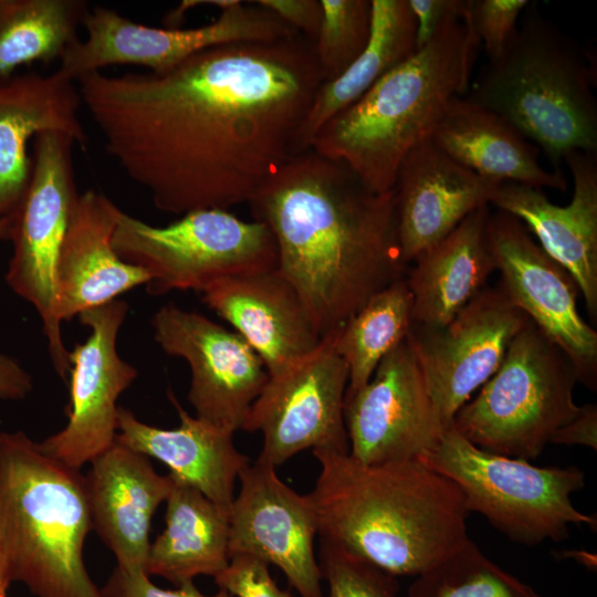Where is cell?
I'll list each match as a JSON object with an SVG mask.
<instances>
[{
  "mask_svg": "<svg viewBox=\"0 0 597 597\" xmlns=\"http://www.w3.org/2000/svg\"><path fill=\"white\" fill-rule=\"evenodd\" d=\"M323 82L301 34L209 48L160 73L76 80L107 155L175 216L248 203L293 156Z\"/></svg>",
  "mask_w": 597,
  "mask_h": 597,
  "instance_id": "obj_1",
  "label": "cell"
},
{
  "mask_svg": "<svg viewBox=\"0 0 597 597\" xmlns=\"http://www.w3.org/2000/svg\"><path fill=\"white\" fill-rule=\"evenodd\" d=\"M248 205L271 231L276 271L297 292L322 338L407 274L395 190L373 192L341 161L312 149L293 155Z\"/></svg>",
  "mask_w": 597,
  "mask_h": 597,
  "instance_id": "obj_2",
  "label": "cell"
},
{
  "mask_svg": "<svg viewBox=\"0 0 597 597\" xmlns=\"http://www.w3.org/2000/svg\"><path fill=\"white\" fill-rule=\"evenodd\" d=\"M312 451L321 540L395 577H416L470 540L461 490L419 460L370 465L349 452Z\"/></svg>",
  "mask_w": 597,
  "mask_h": 597,
  "instance_id": "obj_3",
  "label": "cell"
},
{
  "mask_svg": "<svg viewBox=\"0 0 597 597\" xmlns=\"http://www.w3.org/2000/svg\"><path fill=\"white\" fill-rule=\"evenodd\" d=\"M480 46L464 0L427 45L327 121L310 149L346 165L373 192L391 191L406 155L469 91Z\"/></svg>",
  "mask_w": 597,
  "mask_h": 597,
  "instance_id": "obj_4",
  "label": "cell"
},
{
  "mask_svg": "<svg viewBox=\"0 0 597 597\" xmlns=\"http://www.w3.org/2000/svg\"><path fill=\"white\" fill-rule=\"evenodd\" d=\"M84 475L22 431H0V546L9 578L35 597H103L85 567Z\"/></svg>",
  "mask_w": 597,
  "mask_h": 597,
  "instance_id": "obj_5",
  "label": "cell"
},
{
  "mask_svg": "<svg viewBox=\"0 0 597 597\" xmlns=\"http://www.w3.org/2000/svg\"><path fill=\"white\" fill-rule=\"evenodd\" d=\"M522 14L507 50L483 66L464 97L511 123L562 171L570 153L597 154L595 67L536 3Z\"/></svg>",
  "mask_w": 597,
  "mask_h": 597,
  "instance_id": "obj_6",
  "label": "cell"
},
{
  "mask_svg": "<svg viewBox=\"0 0 597 597\" xmlns=\"http://www.w3.org/2000/svg\"><path fill=\"white\" fill-rule=\"evenodd\" d=\"M570 359L530 320L499 369L454 415L451 426L478 448L534 460L580 409Z\"/></svg>",
  "mask_w": 597,
  "mask_h": 597,
  "instance_id": "obj_7",
  "label": "cell"
},
{
  "mask_svg": "<svg viewBox=\"0 0 597 597\" xmlns=\"http://www.w3.org/2000/svg\"><path fill=\"white\" fill-rule=\"evenodd\" d=\"M418 460L458 485L469 513H480L519 544L567 540L570 525L596 528L595 515L573 505L572 493L585 488V472L575 465L536 467L492 453L471 443L452 426Z\"/></svg>",
  "mask_w": 597,
  "mask_h": 597,
  "instance_id": "obj_8",
  "label": "cell"
},
{
  "mask_svg": "<svg viewBox=\"0 0 597 597\" xmlns=\"http://www.w3.org/2000/svg\"><path fill=\"white\" fill-rule=\"evenodd\" d=\"M113 248L126 263L150 275L151 295L202 292L231 276L277 270L269 228L226 209L191 211L167 226H153L121 211Z\"/></svg>",
  "mask_w": 597,
  "mask_h": 597,
  "instance_id": "obj_9",
  "label": "cell"
},
{
  "mask_svg": "<svg viewBox=\"0 0 597 597\" xmlns=\"http://www.w3.org/2000/svg\"><path fill=\"white\" fill-rule=\"evenodd\" d=\"M74 139L57 132L34 137L24 196L11 218L13 243L6 281L39 314L55 371H70L69 352L56 317L55 273L61 247L78 201L73 164Z\"/></svg>",
  "mask_w": 597,
  "mask_h": 597,
  "instance_id": "obj_10",
  "label": "cell"
},
{
  "mask_svg": "<svg viewBox=\"0 0 597 597\" xmlns=\"http://www.w3.org/2000/svg\"><path fill=\"white\" fill-rule=\"evenodd\" d=\"M212 22L198 28H154L93 6L75 42L60 60L59 71L76 80L112 65L132 64L153 73L172 69L209 48L240 42H271L300 34L276 14L254 1H241L220 10Z\"/></svg>",
  "mask_w": 597,
  "mask_h": 597,
  "instance_id": "obj_11",
  "label": "cell"
},
{
  "mask_svg": "<svg viewBox=\"0 0 597 597\" xmlns=\"http://www.w3.org/2000/svg\"><path fill=\"white\" fill-rule=\"evenodd\" d=\"M347 385L348 367L333 335L269 375L242 427L263 436L258 459L277 467L306 449L349 452L344 420Z\"/></svg>",
  "mask_w": 597,
  "mask_h": 597,
  "instance_id": "obj_12",
  "label": "cell"
},
{
  "mask_svg": "<svg viewBox=\"0 0 597 597\" xmlns=\"http://www.w3.org/2000/svg\"><path fill=\"white\" fill-rule=\"evenodd\" d=\"M486 237L496 285L570 359L578 383L597 389V332L578 311L579 289L514 216L489 214Z\"/></svg>",
  "mask_w": 597,
  "mask_h": 597,
  "instance_id": "obj_13",
  "label": "cell"
},
{
  "mask_svg": "<svg viewBox=\"0 0 597 597\" xmlns=\"http://www.w3.org/2000/svg\"><path fill=\"white\" fill-rule=\"evenodd\" d=\"M349 454L363 464L418 460L443 431L413 345L407 336L360 389L345 394Z\"/></svg>",
  "mask_w": 597,
  "mask_h": 597,
  "instance_id": "obj_14",
  "label": "cell"
},
{
  "mask_svg": "<svg viewBox=\"0 0 597 597\" xmlns=\"http://www.w3.org/2000/svg\"><path fill=\"white\" fill-rule=\"evenodd\" d=\"M151 327L160 348L189 365L196 417L233 433L242 429L269 378L255 350L235 331L172 303L154 314Z\"/></svg>",
  "mask_w": 597,
  "mask_h": 597,
  "instance_id": "obj_15",
  "label": "cell"
},
{
  "mask_svg": "<svg viewBox=\"0 0 597 597\" xmlns=\"http://www.w3.org/2000/svg\"><path fill=\"white\" fill-rule=\"evenodd\" d=\"M128 310V304L117 298L78 315L90 335L69 352L67 422L38 442L43 453L72 469L80 470L115 443L117 400L138 375L116 347Z\"/></svg>",
  "mask_w": 597,
  "mask_h": 597,
  "instance_id": "obj_16",
  "label": "cell"
},
{
  "mask_svg": "<svg viewBox=\"0 0 597 597\" xmlns=\"http://www.w3.org/2000/svg\"><path fill=\"white\" fill-rule=\"evenodd\" d=\"M527 321L495 286L484 287L442 327H411L408 336L444 428L499 369Z\"/></svg>",
  "mask_w": 597,
  "mask_h": 597,
  "instance_id": "obj_17",
  "label": "cell"
},
{
  "mask_svg": "<svg viewBox=\"0 0 597 597\" xmlns=\"http://www.w3.org/2000/svg\"><path fill=\"white\" fill-rule=\"evenodd\" d=\"M239 480L229 513V556L258 557L280 568L300 597H325L310 495L295 492L277 476L275 467L259 459L240 472Z\"/></svg>",
  "mask_w": 597,
  "mask_h": 597,
  "instance_id": "obj_18",
  "label": "cell"
},
{
  "mask_svg": "<svg viewBox=\"0 0 597 597\" xmlns=\"http://www.w3.org/2000/svg\"><path fill=\"white\" fill-rule=\"evenodd\" d=\"M574 189L566 206L537 189L502 182L491 202L516 217L540 247L576 282L591 322L597 320V155L574 151L564 158Z\"/></svg>",
  "mask_w": 597,
  "mask_h": 597,
  "instance_id": "obj_19",
  "label": "cell"
},
{
  "mask_svg": "<svg viewBox=\"0 0 597 597\" xmlns=\"http://www.w3.org/2000/svg\"><path fill=\"white\" fill-rule=\"evenodd\" d=\"M501 184L460 165L429 139L412 148L394 187L404 263L408 266L471 212L491 205Z\"/></svg>",
  "mask_w": 597,
  "mask_h": 597,
  "instance_id": "obj_20",
  "label": "cell"
},
{
  "mask_svg": "<svg viewBox=\"0 0 597 597\" xmlns=\"http://www.w3.org/2000/svg\"><path fill=\"white\" fill-rule=\"evenodd\" d=\"M149 459L115 441L84 475L92 528L124 568L145 570L151 520L174 484Z\"/></svg>",
  "mask_w": 597,
  "mask_h": 597,
  "instance_id": "obj_21",
  "label": "cell"
},
{
  "mask_svg": "<svg viewBox=\"0 0 597 597\" xmlns=\"http://www.w3.org/2000/svg\"><path fill=\"white\" fill-rule=\"evenodd\" d=\"M82 107L76 82L59 70L14 74L0 82V220H11L27 190L32 167L27 146L32 137L57 132L85 148Z\"/></svg>",
  "mask_w": 597,
  "mask_h": 597,
  "instance_id": "obj_22",
  "label": "cell"
},
{
  "mask_svg": "<svg viewBox=\"0 0 597 597\" xmlns=\"http://www.w3.org/2000/svg\"><path fill=\"white\" fill-rule=\"evenodd\" d=\"M201 296L255 350L269 375L322 341L300 295L276 270L219 280Z\"/></svg>",
  "mask_w": 597,
  "mask_h": 597,
  "instance_id": "obj_23",
  "label": "cell"
},
{
  "mask_svg": "<svg viewBox=\"0 0 597 597\" xmlns=\"http://www.w3.org/2000/svg\"><path fill=\"white\" fill-rule=\"evenodd\" d=\"M122 209L105 193L80 195L56 264V317L60 323L146 285L150 275L124 262L113 248Z\"/></svg>",
  "mask_w": 597,
  "mask_h": 597,
  "instance_id": "obj_24",
  "label": "cell"
},
{
  "mask_svg": "<svg viewBox=\"0 0 597 597\" xmlns=\"http://www.w3.org/2000/svg\"><path fill=\"white\" fill-rule=\"evenodd\" d=\"M168 397L179 416L177 428L147 425L119 407L115 441L163 462L169 474L199 490L229 515L235 480L249 458L235 448L233 432L190 416L171 391Z\"/></svg>",
  "mask_w": 597,
  "mask_h": 597,
  "instance_id": "obj_25",
  "label": "cell"
},
{
  "mask_svg": "<svg viewBox=\"0 0 597 597\" xmlns=\"http://www.w3.org/2000/svg\"><path fill=\"white\" fill-rule=\"evenodd\" d=\"M429 140L460 165L500 182L564 191L563 171H548L540 148L500 115L467 100L454 98Z\"/></svg>",
  "mask_w": 597,
  "mask_h": 597,
  "instance_id": "obj_26",
  "label": "cell"
},
{
  "mask_svg": "<svg viewBox=\"0 0 597 597\" xmlns=\"http://www.w3.org/2000/svg\"><path fill=\"white\" fill-rule=\"evenodd\" d=\"M489 214V206L474 210L413 261L406 274L412 326H444L485 287L495 271L486 237Z\"/></svg>",
  "mask_w": 597,
  "mask_h": 597,
  "instance_id": "obj_27",
  "label": "cell"
},
{
  "mask_svg": "<svg viewBox=\"0 0 597 597\" xmlns=\"http://www.w3.org/2000/svg\"><path fill=\"white\" fill-rule=\"evenodd\" d=\"M166 500L165 528L150 543L145 572L177 587L229 564V515L196 488L177 480Z\"/></svg>",
  "mask_w": 597,
  "mask_h": 597,
  "instance_id": "obj_28",
  "label": "cell"
},
{
  "mask_svg": "<svg viewBox=\"0 0 597 597\" xmlns=\"http://www.w3.org/2000/svg\"><path fill=\"white\" fill-rule=\"evenodd\" d=\"M416 51V20L408 0H371L367 46L344 73L320 85L297 130L293 155L308 150L327 121L354 104Z\"/></svg>",
  "mask_w": 597,
  "mask_h": 597,
  "instance_id": "obj_29",
  "label": "cell"
},
{
  "mask_svg": "<svg viewBox=\"0 0 597 597\" xmlns=\"http://www.w3.org/2000/svg\"><path fill=\"white\" fill-rule=\"evenodd\" d=\"M85 0H0V82L18 67L61 60L80 40Z\"/></svg>",
  "mask_w": 597,
  "mask_h": 597,
  "instance_id": "obj_30",
  "label": "cell"
},
{
  "mask_svg": "<svg viewBox=\"0 0 597 597\" xmlns=\"http://www.w3.org/2000/svg\"><path fill=\"white\" fill-rule=\"evenodd\" d=\"M412 327V297L406 276L374 294L336 333L337 352L348 367L346 394L365 386L383 358Z\"/></svg>",
  "mask_w": 597,
  "mask_h": 597,
  "instance_id": "obj_31",
  "label": "cell"
},
{
  "mask_svg": "<svg viewBox=\"0 0 597 597\" xmlns=\"http://www.w3.org/2000/svg\"><path fill=\"white\" fill-rule=\"evenodd\" d=\"M406 597H542L532 586L490 561L469 540L415 577Z\"/></svg>",
  "mask_w": 597,
  "mask_h": 597,
  "instance_id": "obj_32",
  "label": "cell"
},
{
  "mask_svg": "<svg viewBox=\"0 0 597 597\" xmlns=\"http://www.w3.org/2000/svg\"><path fill=\"white\" fill-rule=\"evenodd\" d=\"M322 21L313 43L324 82L344 73L363 53L371 31V0H320Z\"/></svg>",
  "mask_w": 597,
  "mask_h": 597,
  "instance_id": "obj_33",
  "label": "cell"
},
{
  "mask_svg": "<svg viewBox=\"0 0 597 597\" xmlns=\"http://www.w3.org/2000/svg\"><path fill=\"white\" fill-rule=\"evenodd\" d=\"M318 565L327 597H399L397 577L323 540Z\"/></svg>",
  "mask_w": 597,
  "mask_h": 597,
  "instance_id": "obj_34",
  "label": "cell"
},
{
  "mask_svg": "<svg viewBox=\"0 0 597 597\" xmlns=\"http://www.w3.org/2000/svg\"><path fill=\"white\" fill-rule=\"evenodd\" d=\"M528 0H470V18L488 62L500 59L516 35Z\"/></svg>",
  "mask_w": 597,
  "mask_h": 597,
  "instance_id": "obj_35",
  "label": "cell"
},
{
  "mask_svg": "<svg viewBox=\"0 0 597 597\" xmlns=\"http://www.w3.org/2000/svg\"><path fill=\"white\" fill-rule=\"evenodd\" d=\"M269 566L254 556L233 555L228 566L213 579L219 588L232 597H294L291 591L279 587Z\"/></svg>",
  "mask_w": 597,
  "mask_h": 597,
  "instance_id": "obj_36",
  "label": "cell"
},
{
  "mask_svg": "<svg viewBox=\"0 0 597 597\" xmlns=\"http://www.w3.org/2000/svg\"><path fill=\"white\" fill-rule=\"evenodd\" d=\"M149 577L143 569L117 565L101 591L103 597H232L221 588L214 595H205L193 582L184 583L176 589H164Z\"/></svg>",
  "mask_w": 597,
  "mask_h": 597,
  "instance_id": "obj_37",
  "label": "cell"
},
{
  "mask_svg": "<svg viewBox=\"0 0 597 597\" xmlns=\"http://www.w3.org/2000/svg\"><path fill=\"white\" fill-rule=\"evenodd\" d=\"M287 25L314 43L322 21L320 0H255Z\"/></svg>",
  "mask_w": 597,
  "mask_h": 597,
  "instance_id": "obj_38",
  "label": "cell"
},
{
  "mask_svg": "<svg viewBox=\"0 0 597 597\" xmlns=\"http://www.w3.org/2000/svg\"><path fill=\"white\" fill-rule=\"evenodd\" d=\"M464 0H408L416 20V49L427 45L443 20L459 10Z\"/></svg>",
  "mask_w": 597,
  "mask_h": 597,
  "instance_id": "obj_39",
  "label": "cell"
},
{
  "mask_svg": "<svg viewBox=\"0 0 597 597\" xmlns=\"http://www.w3.org/2000/svg\"><path fill=\"white\" fill-rule=\"evenodd\" d=\"M551 443L563 446H585L597 450V406H580L577 415L562 426L552 437Z\"/></svg>",
  "mask_w": 597,
  "mask_h": 597,
  "instance_id": "obj_40",
  "label": "cell"
},
{
  "mask_svg": "<svg viewBox=\"0 0 597 597\" xmlns=\"http://www.w3.org/2000/svg\"><path fill=\"white\" fill-rule=\"evenodd\" d=\"M32 389L31 375L17 359L0 353V400L24 399Z\"/></svg>",
  "mask_w": 597,
  "mask_h": 597,
  "instance_id": "obj_41",
  "label": "cell"
},
{
  "mask_svg": "<svg viewBox=\"0 0 597 597\" xmlns=\"http://www.w3.org/2000/svg\"><path fill=\"white\" fill-rule=\"evenodd\" d=\"M11 580L9 578L4 556L0 546V597H8V588Z\"/></svg>",
  "mask_w": 597,
  "mask_h": 597,
  "instance_id": "obj_42",
  "label": "cell"
},
{
  "mask_svg": "<svg viewBox=\"0 0 597 597\" xmlns=\"http://www.w3.org/2000/svg\"><path fill=\"white\" fill-rule=\"evenodd\" d=\"M11 221L8 219L0 220V239L8 240Z\"/></svg>",
  "mask_w": 597,
  "mask_h": 597,
  "instance_id": "obj_43",
  "label": "cell"
}]
</instances>
